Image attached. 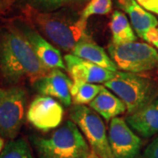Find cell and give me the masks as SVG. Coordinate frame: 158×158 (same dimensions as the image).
Wrapping results in <instances>:
<instances>
[{
    "mask_svg": "<svg viewBox=\"0 0 158 158\" xmlns=\"http://www.w3.org/2000/svg\"><path fill=\"white\" fill-rule=\"evenodd\" d=\"M49 72L13 25L0 27V76L10 86L25 80L35 83Z\"/></svg>",
    "mask_w": 158,
    "mask_h": 158,
    "instance_id": "obj_1",
    "label": "cell"
},
{
    "mask_svg": "<svg viewBox=\"0 0 158 158\" xmlns=\"http://www.w3.org/2000/svg\"><path fill=\"white\" fill-rule=\"evenodd\" d=\"M27 19L45 39L65 52H72L79 41L89 36L87 20L62 11L43 12L27 6L24 9Z\"/></svg>",
    "mask_w": 158,
    "mask_h": 158,
    "instance_id": "obj_2",
    "label": "cell"
},
{
    "mask_svg": "<svg viewBox=\"0 0 158 158\" xmlns=\"http://www.w3.org/2000/svg\"><path fill=\"white\" fill-rule=\"evenodd\" d=\"M30 141L38 158H87L91 153L72 120H66L49 135L31 136Z\"/></svg>",
    "mask_w": 158,
    "mask_h": 158,
    "instance_id": "obj_3",
    "label": "cell"
},
{
    "mask_svg": "<svg viewBox=\"0 0 158 158\" xmlns=\"http://www.w3.org/2000/svg\"><path fill=\"white\" fill-rule=\"evenodd\" d=\"M104 85L124 102L128 114L139 111L158 97V85L138 74L117 71Z\"/></svg>",
    "mask_w": 158,
    "mask_h": 158,
    "instance_id": "obj_4",
    "label": "cell"
},
{
    "mask_svg": "<svg viewBox=\"0 0 158 158\" xmlns=\"http://www.w3.org/2000/svg\"><path fill=\"white\" fill-rule=\"evenodd\" d=\"M109 56L117 68L129 73H144L158 68V52L149 44L143 42H127L107 47Z\"/></svg>",
    "mask_w": 158,
    "mask_h": 158,
    "instance_id": "obj_5",
    "label": "cell"
},
{
    "mask_svg": "<svg viewBox=\"0 0 158 158\" xmlns=\"http://www.w3.org/2000/svg\"><path fill=\"white\" fill-rule=\"evenodd\" d=\"M27 94L19 85L0 88V136L16 139L27 117Z\"/></svg>",
    "mask_w": 158,
    "mask_h": 158,
    "instance_id": "obj_6",
    "label": "cell"
},
{
    "mask_svg": "<svg viewBox=\"0 0 158 158\" xmlns=\"http://www.w3.org/2000/svg\"><path fill=\"white\" fill-rule=\"evenodd\" d=\"M69 117L89 143L92 152L100 158H114L108 141V133L102 118L90 107L73 106Z\"/></svg>",
    "mask_w": 158,
    "mask_h": 158,
    "instance_id": "obj_7",
    "label": "cell"
},
{
    "mask_svg": "<svg viewBox=\"0 0 158 158\" xmlns=\"http://www.w3.org/2000/svg\"><path fill=\"white\" fill-rule=\"evenodd\" d=\"M27 40L35 55L48 69H66L62 54L56 46L51 44L27 19H17L12 23Z\"/></svg>",
    "mask_w": 158,
    "mask_h": 158,
    "instance_id": "obj_8",
    "label": "cell"
},
{
    "mask_svg": "<svg viewBox=\"0 0 158 158\" xmlns=\"http://www.w3.org/2000/svg\"><path fill=\"white\" fill-rule=\"evenodd\" d=\"M63 114V107L57 99L39 95L30 103L27 111V119L36 129L48 132L62 125Z\"/></svg>",
    "mask_w": 158,
    "mask_h": 158,
    "instance_id": "obj_9",
    "label": "cell"
},
{
    "mask_svg": "<svg viewBox=\"0 0 158 158\" xmlns=\"http://www.w3.org/2000/svg\"><path fill=\"white\" fill-rule=\"evenodd\" d=\"M108 141L114 158H136L140 154L142 141L124 118L115 117L109 125Z\"/></svg>",
    "mask_w": 158,
    "mask_h": 158,
    "instance_id": "obj_10",
    "label": "cell"
},
{
    "mask_svg": "<svg viewBox=\"0 0 158 158\" xmlns=\"http://www.w3.org/2000/svg\"><path fill=\"white\" fill-rule=\"evenodd\" d=\"M73 81L60 69H54L33 85L40 95L52 97L69 106L72 103L71 87Z\"/></svg>",
    "mask_w": 158,
    "mask_h": 158,
    "instance_id": "obj_11",
    "label": "cell"
},
{
    "mask_svg": "<svg viewBox=\"0 0 158 158\" xmlns=\"http://www.w3.org/2000/svg\"><path fill=\"white\" fill-rule=\"evenodd\" d=\"M130 127L143 138H150L158 134V97L146 106L126 118Z\"/></svg>",
    "mask_w": 158,
    "mask_h": 158,
    "instance_id": "obj_12",
    "label": "cell"
},
{
    "mask_svg": "<svg viewBox=\"0 0 158 158\" xmlns=\"http://www.w3.org/2000/svg\"><path fill=\"white\" fill-rule=\"evenodd\" d=\"M71 53L87 62L95 63L98 66L113 71H118L117 66L109 55L106 54L102 47L93 41L90 36L81 40Z\"/></svg>",
    "mask_w": 158,
    "mask_h": 158,
    "instance_id": "obj_13",
    "label": "cell"
},
{
    "mask_svg": "<svg viewBox=\"0 0 158 158\" xmlns=\"http://www.w3.org/2000/svg\"><path fill=\"white\" fill-rule=\"evenodd\" d=\"M119 5L128 14L131 24L139 37L143 38L147 31L158 26L157 19L141 7L135 0H119Z\"/></svg>",
    "mask_w": 158,
    "mask_h": 158,
    "instance_id": "obj_14",
    "label": "cell"
},
{
    "mask_svg": "<svg viewBox=\"0 0 158 158\" xmlns=\"http://www.w3.org/2000/svg\"><path fill=\"white\" fill-rule=\"evenodd\" d=\"M90 107L106 121L115 118L127 111V106L119 98L106 89L105 87L98 96L89 104Z\"/></svg>",
    "mask_w": 158,
    "mask_h": 158,
    "instance_id": "obj_15",
    "label": "cell"
},
{
    "mask_svg": "<svg viewBox=\"0 0 158 158\" xmlns=\"http://www.w3.org/2000/svg\"><path fill=\"white\" fill-rule=\"evenodd\" d=\"M109 27L113 36L112 42L115 44L134 42L137 40L127 18L121 11H113Z\"/></svg>",
    "mask_w": 158,
    "mask_h": 158,
    "instance_id": "obj_16",
    "label": "cell"
},
{
    "mask_svg": "<svg viewBox=\"0 0 158 158\" xmlns=\"http://www.w3.org/2000/svg\"><path fill=\"white\" fill-rule=\"evenodd\" d=\"M104 86L86 82L73 83L71 87V97L74 105L85 106L90 104L101 91Z\"/></svg>",
    "mask_w": 158,
    "mask_h": 158,
    "instance_id": "obj_17",
    "label": "cell"
},
{
    "mask_svg": "<svg viewBox=\"0 0 158 158\" xmlns=\"http://www.w3.org/2000/svg\"><path fill=\"white\" fill-rule=\"evenodd\" d=\"M0 158H34L28 142L23 138L9 141L0 154Z\"/></svg>",
    "mask_w": 158,
    "mask_h": 158,
    "instance_id": "obj_18",
    "label": "cell"
},
{
    "mask_svg": "<svg viewBox=\"0 0 158 158\" xmlns=\"http://www.w3.org/2000/svg\"><path fill=\"white\" fill-rule=\"evenodd\" d=\"M83 63L86 68V83L90 84H100L106 83L115 77L117 71H113L101 66H98L95 63L87 62L83 59Z\"/></svg>",
    "mask_w": 158,
    "mask_h": 158,
    "instance_id": "obj_19",
    "label": "cell"
},
{
    "mask_svg": "<svg viewBox=\"0 0 158 158\" xmlns=\"http://www.w3.org/2000/svg\"><path fill=\"white\" fill-rule=\"evenodd\" d=\"M88 0H27V6L43 12L56 11L67 6L81 4Z\"/></svg>",
    "mask_w": 158,
    "mask_h": 158,
    "instance_id": "obj_20",
    "label": "cell"
},
{
    "mask_svg": "<svg viewBox=\"0 0 158 158\" xmlns=\"http://www.w3.org/2000/svg\"><path fill=\"white\" fill-rule=\"evenodd\" d=\"M66 70L68 71L73 83L86 82V68L83 63V59L73 54L64 56Z\"/></svg>",
    "mask_w": 158,
    "mask_h": 158,
    "instance_id": "obj_21",
    "label": "cell"
},
{
    "mask_svg": "<svg viewBox=\"0 0 158 158\" xmlns=\"http://www.w3.org/2000/svg\"><path fill=\"white\" fill-rule=\"evenodd\" d=\"M112 0H90L82 11L80 16L87 20L93 15H106L112 11Z\"/></svg>",
    "mask_w": 158,
    "mask_h": 158,
    "instance_id": "obj_22",
    "label": "cell"
},
{
    "mask_svg": "<svg viewBox=\"0 0 158 158\" xmlns=\"http://www.w3.org/2000/svg\"><path fill=\"white\" fill-rule=\"evenodd\" d=\"M140 158H158V135L143 150Z\"/></svg>",
    "mask_w": 158,
    "mask_h": 158,
    "instance_id": "obj_23",
    "label": "cell"
},
{
    "mask_svg": "<svg viewBox=\"0 0 158 158\" xmlns=\"http://www.w3.org/2000/svg\"><path fill=\"white\" fill-rule=\"evenodd\" d=\"M145 10L158 14V0H135Z\"/></svg>",
    "mask_w": 158,
    "mask_h": 158,
    "instance_id": "obj_24",
    "label": "cell"
},
{
    "mask_svg": "<svg viewBox=\"0 0 158 158\" xmlns=\"http://www.w3.org/2000/svg\"><path fill=\"white\" fill-rule=\"evenodd\" d=\"M142 39L144 40H146L148 42L151 43L152 45L155 47L157 45L158 43V28L157 27H154V28L149 29L148 31H147L143 38Z\"/></svg>",
    "mask_w": 158,
    "mask_h": 158,
    "instance_id": "obj_25",
    "label": "cell"
},
{
    "mask_svg": "<svg viewBox=\"0 0 158 158\" xmlns=\"http://www.w3.org/2000/svg\"><path fill=\"white\" fill-rule=\"evenodd\" d=\"M15 0H0V15L5 13L14 3Z\"/></svg>",
    "mask_w": 158,
    "mask_h": 158,
    "instance_id": "obj_26",
    "label": "cell"
},
{
    "mask_svg": "<svg viewBox=\"0 0 158 158\" xmlns=\"http://www.w3.org/2000/svg\"><path fill=\"white\" fill-rule=\"evenodd\" d=\"M4 147H5L4 140H3V138H1V139H0V154H1V152H2V150H3Z\"/></svg>",
    "mask_w": 158,
    "mask_h": 158,
    "instance_id": "obj_27",
    "label": "cell"
},
{
    "mask_svg": "<svg viewBox=\"0 0 158 158\" xmlns=\"http://www.w3.org/2000/svg\"><path fill=\"white\" fill-rule=\"evenodd\" d=\"M87 158H100V157H99L98 156H97L96 154H94V153L92 152V153H90V156H89Z\"/></svg>",
    "mask_w": 158,
    "mask_h": 158,
    "instance_id": "obj_28",
    "label": "cell"
},
{
    "mask_svg": "<svg viewBox=\"0 0 158 158\" xmlns=\"http://www.w3.org/2000/svg\"><path fill=\"white\" fill-rule=\"evenodd\" d=\"M156 48H157V49H158V43H157V45L156 46Z\"/></svg>",
    "mask_w": 158,
    "mask_h": 158,
    "instance_id": "obj_29",
    "label": "cell"
},
{
    "mask_svg": "<svg viewBox=\"0 0 158 158\" xmlns=\"http://www.w3.org/2000/svg\"><path fill=\"white\" fill-rule=\"evenodd\" d=\"M0 139H1V137H0Z\"/></svg>",
    "mask_w": 158,
    "mask_h": 158,
    "instance_id": "obj_30",
    "label": "cell"
}]
</instances>
